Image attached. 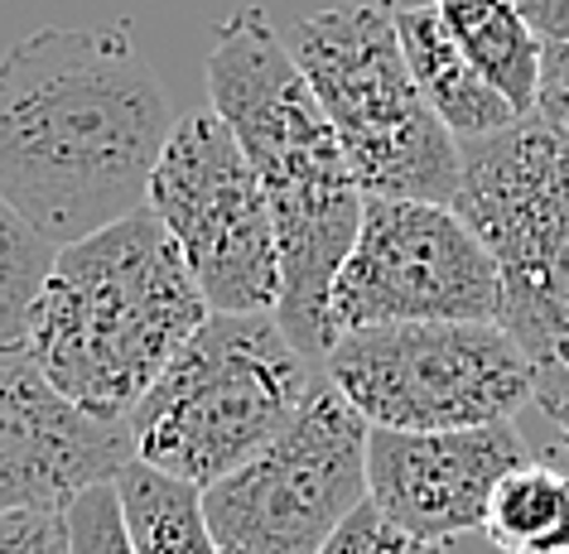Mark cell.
<instances>
[{
    "label": "cell",
    "mask_w": 569,
    "mask_h": 554,
    "mask_svg": "<svg viewBox=\"0 0 569 554\" xmlns=\"http://www.w3.org/2000/svg\"><path fill=\"white\" fill-rule=\"evenodd\" d=\"M169 131L131 24H49L0 53V198L59 246L146 208Z\"/></svg>",
    "instance_id": "6da1fadb"
},
{
    "label": "cell",
    "mask_w": 569,
    "mask_h": 554,
    "mask_svg": "<svg viewBox=\"0 0 569 554\" xmlns=\"http://www.w3.org/2000/svg\"><path fill=\"white\" fill-rule=\"evenodd\" d=\"M136 459L126 420H97L44 376L30 347H0V506L68 502Z\"/></svg>",
    "instance_id": "7c38bea8"
},
{
    "label": "cell",
    "mask_w": 569,
    "mask_h": 554,
    "mask_svg": "<svg viewBox=\"0 0 569 554\" xmlns=\"http://www.w3.org/2000/svg\"><path fill=\"white\" fill-rule=\"evenodd\" d=\"M117 492L140 554H222L203 521L198 487L189 482L131 459L117 473Z\"/></svg>",
    "instance_id": "2e32d148"
},
{
    "label": "cell",
    "mask_w": 569,
    "mask_h": 554,
    "mask_svg": "<svg viewBox=\"0 0 569 554\" xmlns=\"http://www.w3.org/2000/svg\"><path fill=\"white\" fill-rule=\"evenodd\" d=\"M445 24L463 44L468 63L507 97L521 117H531L546 88V39L511 0H439Z\"/></svg>",
    "instance_id": "5bb4252c"
},
{
    "label": "cell",
    "mask_w": 569,
    "mask_h": 554,
    "mask_svg": "<svg viewBox=\"0 0 569 554\" xmlns=\"http://www.w3.org/2000/svg\"><path fill=\"white\" fill-rule=\"evenodd\" d=\"M284 39L315 82L362 193L453 203L459 135L420 92L387 10L333 6L305 16Z\"/></svg>",
    "instance_id": "8992f818"
},
{
    "label": "cell",
    "mask_w": 569,
    "mask_h": 554,
    "mask_svg": "<svg viewBox=\"0 0 569 554\" xmlns=\"http://www.w3.org/2000/svg\"><path fill=\"white\" fill-rule=\"evenodd\" d=\"M377 6L387 10V20H391L396 39H401V53L420 82V92L430 97V107L445 117V125L459 140L502 131V125H511L521 117V111L468 63L463 44L445 24L439 0H377Z\"/></svg>",
    "instance_id": "4fadbf2b"
},
{
    "label": "cell",
    "mask_w": 569,
    "mask_h": 554,
    "mask_svg": "<svg viewBox=\"0 0 569 554\" xmlns=\"http://www.w3.org/2000/svg\"><path fill=\"white\" fill-rule=\"evenodd\" d=\"M323 376L381 430H468L536 405L526 352L497 319H406L343 329Z\"/></svg>",
    "instance_id": "52a82bcc"
},
{
    "label": "cell",
    "mask_w": 569,
    "mask_h": 554,
    "mask_svg": "<svg viewBox=\"0 0 569 554\" xmlns=\"http://www.w3.org/2000/svg\"><path fill=\"white\" fill-rule=\"evenodd\" d=\"M478 531L497 554H569V467L526 459L502 473Z\"/></svg>",
    "instance_id": "9a60e30c"
},
{
    "label": "cell",
    "mask_w": 569,
    "mask_h": 554,
    "mask_svg": "<svg viewBox=\"0 0 569 554\" xmlns=\"http://www.w3.org/2000/svg\"><path fill=\"white\" fill-rule=\"evenodd\" d=\"M319 376L323 362L280 329L276 309H212L126 415L131 449L140 463L203 492L261 453Z\"/></svg>",
    "instance_id": "5b68a950"
},
{
    "label": "cell",
    "mask_w": 569,
    "mask_h": 554,
    "mask_svg": "<svg viewBox=\"0 0 569 554\" xmlns=\"http://www.w3.org/2000/svg\"><path fill=\"white\" fill-rule=\"evenodd\" d=\"M63 511H68V531H73V554H140L117 492V477L73 492Z\"/></svg>",
    "instance_id": "ac0fdd59"
},
{
    "label": "cell",
    "mask_w": 569,
    "mask_h": 554,
    "mask_svg": "<svg viewBox=\"0 0 569 554\" xmlns=\"http://www.w3.org/2000/svg\"><path fill=\"white\" fill-rule=\"evenodd\" d=\"M333 333L406 319H502V275L453 203L362 193V222L329 294Z\"/></svg>",
    "instance_id": "30bf717a"
},
{
    "label": "cell",
    "mask_w": 569,
    "mask_h": 554,
    "mask_svg": "<svg viewBox=\"0 0 569 554\" xmlns=\"http://www.w3.org/2000/svg\"><path fill=\"white\" fill-rule=\"evenodd\" d=\"M208 107L232 125L266 183L280 246V329L309 357L333 347L329 294L362 222V189L338 145L315 82L266 10L218 20L208 53Z\"/></svg>",
    "instance_id": "7a4b0ae2"
},
{
    "label": "cell",
    "mask_w": 569,
    "mask_h": 554,
    "mask_svg": "<svg viewBox=\"0 0 569 554\" xmlns=\"http://www.w3.org/2000/svg\"><path fill=\"white\" fill-rule=\"evenodd\" d=\"M546 39V82H569V0H511Z\"/></svg>",
    "instance_id": "44dd1931"
},
{
    "label": "cell",
    "mask_w": 569,
    "mask_h": 554,
    "mask_svg": "<svg viewBox=\"0 0 569 554\" xmlns=\"http://www.w3.org/2000/svg\"><path fill=\"white\" fill-rule=\"evenodd\" d=\"M555 424H560V459H565V467H569V410H560V415H555Z\"/></svg>",
    "instance_id": "603a6c76"
},
{
    "label": "cell",
    "mask_w": 569,
    "mask_h": 554,
    "mask_svg": "<svg viewBox=\"0 0 569 554\" xmlns=\"http://www.w3.org/2000/svg\"><path fill=\"white\" fill-rule=\"evenodd\" d=\"M536 111H540V117H546L550 125H560V131L569 135V82H546V88H540Z\"/></svg>",
    "instance_id": "7402d4cb"
},
{
    "label": "cell",
    "mask_w": 569,
    "mask_h": 554,
    "mask_svg": "<svg viewBox=\"0 0 569 554\" xmlns=\"http://www.w3.org/2000/svg\"><path fill=\"white\" fill-rule=\"evenodd\" d=\"M0 554H73L63 502L0 506Z\"/></svg>",
    "instance_id": "d6986e66"
},
{
    "label": "cell",
    "mask_w": 569,
    "mask_h": 554,
    "mask_svg": "<svg viewBox=\"0 0 569 554\" xmlns=\"http://www.w3.org/2000/svg\"><path fill=\"white\" fill-rule=\"evenodd\" d=\"M531 459L517 420L468 430H381L367 434V502L410 535L453 540L482 525L492 487Z\"/></svg>",
    "instance_id": "8fae6325"
},
{
    "label": "cell",
    "mask_w": 569,
    "mask_h": 554,
    "mask_svg": "<svg viewBox=\"0 0 569 554\" xmlns=\"http://www.w3.org/2000/svg\"><path fill=\"white\" fill-rule=\"evenodd\" d=\"M208 314L179 241L150 208H136L59 246L30 352L73 405L126 420Z\"/></svg>",
    "instance_id": "3957f363"
},
{
    "label": "cell",
    "mask_w": 569,
    "mask_h": 554,
    "mask_svg": "<svg viewBox=\"0 0 569 554\" xmlns=\"http://www.w3.org/2000/svg\"><path fill=\"white\" fill-rule=\"evenodd\" d=\"M319 554H445V550H439V540L410 535L406 525L381 516L372 502H362L343 525H338L333 540Z\"/></svg>",
    "instance_id": "ffe728a7"
},
{
    "label": "cell",
    "mask_w": 569,
    "mask_h": 554,
    "mask_svg": "<svg viewBox=\"0 0 569 554\" xmlns=\"http://www.w3.org/2000/svg\"><path fill=\"white\" fill-rule=\"evenodd\" d=\"M53 255H59V241L0 198V347H30L34 304L53 270Z\"/></svg>",
    "instance_id": "e0dca14e"
},
{
    "label": "cell",
    "mask_w": 569,
    "mask_h": 554,
    "mask_svg": "<svg viewBox=\"0 0 569 554\" xmlns=\"http://www.w3.org/2000/svg\"><path fill=\"white\" fill-rule=\"evenodd\" d=\"M372 424L329 376L261 453L198 492L222 554H319L367 502Z\"/></svg>",
    "instance_id": "ba28073f"
},
{
    "label": "cell",
    "mask_w": 569,
    "mask_h": 554,
    "mask_svg": "<svg viewBox=\"0 0 569 554\" xmlns=\"http://www.w3.org/2000/svg\"><path fill=\"white\" fill-rule=\"evenodd\" d=\"M146 208L169 226L208 309L261 314L280 300V246L266 183L218 111L174 121Z\"/></svg>",
    "instance_id": "9c48e42d"
},
{
    "label": "cell",
    "mask_w": 569,
    "mask_h": 554,
    "mask_svg": "<svg viewBox=\"0 0 569 554\" xmlns=\"http://www.w3.org/2000/svg\"><path fill=\"white\" fill-rule=\"evenodd\" d=\"M459 218L502 275V329L531 362L536 405L569 410V135L540 111L459 140Z\"/></svg>",
    "instance_id": "277c9868"
}]
</instances>
